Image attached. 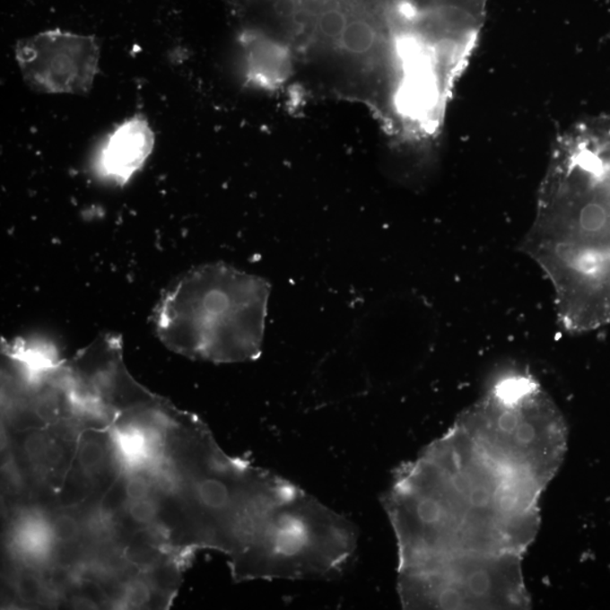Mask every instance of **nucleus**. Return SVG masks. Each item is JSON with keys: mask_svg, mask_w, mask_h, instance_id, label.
<instances>
[{"mask_svg": "<svg viewBox=\"0 0 610 610\" xmlns=\"http://www.w3.org/2000/svg\"><path fill=\"white\" fill-rule=\"evenodd\" d=\"M152 492V479L144 477L137 469L129 470V476L125 484V494L127 501L151 498Z\"/></svg>", "mask_w": 610, "mask_h": 610, "instance_id": "obj_16", "label": "nucleus"}, {"mask_svg": "<svg viewBox=\"0 0 610 610\" xmlns=\"http://www.w3.org/2000/svg\"><path fill=\"white\" fill-rule=\"evenodd\" d=\"M108 450L102 440L83 435L76 449L78 468L85 477L92 479L102 472L107 463Z\"/></svg>", "mask_w": 610, "mask_h": 610, "instance_id": "obj_9", "label": "nucleus"}, {"mask_svg": "<svg viewBox=\"0 0 610 610\" xmlns=\"http://www.w3.org/2000/svg\"><path fill=\"white\" fill-rule=\"evenodd\" d=\"M15 57L26 84L33 90L84 95L98 75L100 47L93 37L47 30L17 42Z\"/></svg>", "mask_w": 610, "mask_h": 610, "instance_id": "obj_4", "label": "nucleus"}, {"mask_svg": "<svg viewBox=\"0 0 610 610\" xmlns=\"http://www.w3.org/2000/svg\"><path fill=\"white\" fill-rule=\"evenodd\" d=\"M154 590L145 579H132L126 585V592L122 608L139 609L150 607Z\"/></svg>", "mask_w": 610, "mask_h": 610, "instance_id": "obj_12", "label": "nucleus"}, {"mask_svg": "<svg viewBox=\"0 0 610 610\" xmlns=\"http://www.w3.org/2000/svg\"><path fill=\"white\" fill-rule=\"evenodd\" d=\"M434 84L425 71L412 72L400 92L399 104L406 113H418L433 102Z\"/></svg>", "mask_w": 610, "mask_h": 610, "instance_id": "obj_7", "label": "nucleus"}, {"mask_svg": "<svg viewBox=\"0 0 610 610\" xmlns=\"http://www.w3.org/2000/svg\"><path fill=\"white\" fill-rule=\"evenodd\" d=\"M377 40L376 30L368 22H348L343 36L339 39L344 50L353 55H365L372 49Z\"/></svg>", "mask_w": 610, "mask_h": 610, "instance_id": "obj_10", "label": "nucleus"}, {"mask_svg": "<svg viewBox=\"0 0 610 610\" xmlns=\"http://www.w3.org/2000/svg\"><path fill=\"white\" fill-rule=\"evenodd\" d=\"M347 24L345 14L336 8L325 11L318 20V28L328 39H341Z\"/></svg>", "mask_w": 610, "mask_h": 610, "instance_id": "obj_15", "label": "nucleus"}, {"mask_svg": "<svg viewBox=\"0 0 610 610\" xmlns=\"http://www.w3.org/2000/svg\"><path fill=\"white\" fill-rule=\"evenodd\" d=\"M156 526L182 562L223 553L235 581L331 578L354 555L357 535L302 488L229 457L193 414L172 407L151 466Z\"/></svg>", "mask_w": 610, "mask_h": 610, "instance_id": "obj_1", "label": "nucleus"}, {"mask_svg": "<svg viewBox=\"0 0 610 610\" xmlns=\"http://www.w3.org/2000/svg\"><path fill=\"white\" fill-rule=\"evenodd\" d=\"M181 561L170 556L152 568L144 571V579L156 594L164 599H172L181 582Z\"/></svg>", "mask_w": 610, "mask_h": 610, "instance_id": "obj_8", "label": "nucleus"}, {"mask_svg": "<svg viewBox=\"0 0 610 610\" xmlns=\"http://www.w3.org/2000/svg\"><path fill=\"white\" fill-rule=\"evenodd\" d=\"M295 10L294 0H277L276 12L282 16H291Z\"/></svg>", "mask_w": 610, "mask_h": 610, "instance_id": "obj_18", "label": "nucleus"}, {"mask_svg": "<svg viewBox=\"0 0 610 610\" xmlns=\"http://www.w3.org/2000/svg\"><path fill=\"white\" fill-rule=\"evenodd\" d=\"M270 284L225 264H208L179 277L161 296L152 324L165 346L213 363L259 359Z\"/></svg>", "mask_w": 610, "mask_h": 610, "instance_id": "obj_2", "label": "nucleus"}, {"mask_svg": "<svg viewBox=\"0 0 610 610\" xmlns=\"http://www.w3.org/2000/svg\"><path fill=\"white\" fill-rule=\"evenodd\" d=\"M241 42L248 80L267 90L285 82L291 72V58L284 47L251 33L242 37Z\"/></svg>", "mask_w": 610, "mask_h": 610, "instance_id": "obj_6", "label": "nucleus"}, {"mask_svg": "<svg viewBox=\"0 0 610 610\" xmlns=\"http://www.w3.org/2000/svg\"><path fill=\"white\" fill-rule=\"evenodd\" d=\"M52 538L61 545L75 543L81 535V527L75 518L61 514L50 525Z\"/></svg>", "mask_w": 610, "mask_h": 610, "instance_id": "obj_14", "label": "nucleus"}, {"mask_svg": "<svg viewBox=\"0 0 610 610\" xmlns=\"http://www.w3.org/2000/svg\"><path fill=\"white\" fill-rule=\"evenodd\" d=\"M128 516L134 522L141 526H152L156 524L159 516V505L152 498L127 501Z\"/></svg>", "mask_w": 610, "mask_h": 610, "instance_id": "obj_13", "label": "nucleus"}, {"mask_svg": "<svg viewBox=\"0 0 610 610\" xmlns=\"http://www.w3.org/2000/svg\"><path fill=\"white\" fill-rule=\"evenodd\" d=\"M15 589L21 600L26 605L42 603L50 592L41 575L28 572V571L17 575L15 580Z\"/></svg>", "mask_w": 610, "mask_h": 610, "instance_id": "obj_11", "label": "nucleus"}, {"mask_svg": "<svg viewBox=\"0 0 610 610\" xmlns=\"http://www.w3.org/2000/svg\"><path fill=\"white\" fill-rule=\"evenodd\" d=\"M155 136L145 117L134 116L113 130L93 159L95 174L117 186L127 185L154 150Z\"/></svg>", "mask_w": 610, "mask_h": 610, "instance_id": "obj_5", "label": "nucleus"}, {"mask_svg": "<svg viewBox=\"0 0 610 610\" xmlns=\"http://www.w3.org/2000/svg\"><path fill=\"white\" fill-rule=\"evenodd\" d=\"M516 555L467 554L398 581L405 608L467 609L524 605Z\"/></svg>", "mask_w": 610, "mask_h": 610, "instance_id": "obj_3", "label": "nucleus"}, {"mask_svg": "<svg viewBox=\"0 0 610 610\" xmlns=\"http://www.w3.org/2000/svg\"><path fill=\"white\" fill-rule=\"evenodd\" d=\"M398 14L402 16L404 20L414 21L418 16V11L416 6H414L412 3L404 0V2L399 3Z\"/></svg>", "mask_w": 610, "mask_h": 610, "instance_id": "obj_17", "label": "nucleus"}]
</instances>
